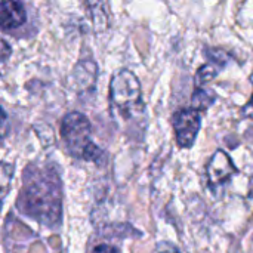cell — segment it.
Returning <instances> with one entry per match:
<instances>
[{"instance_id": "6da1fadb", "label": "cell", "mask_w": 253, "mask_h": 253, "mask_svg": "<svg viewBox=\"0 0 253 253\" xmlns=\"http://www.w3.org/2000/svg\"><path fill=\"white\" fill-rule=\"evenodd\" d=\"M19 211L44 225L61 219V181L55 170L30 166L18 199Z\"/></svg>"}, {"instance_id": "7a4b0ae2", "label": "cell", "mask_w": 253, "mask_h": 253, "mask_svg": "<svg viewBox=\"0 0 253 253\" xmlns=\"http://www.w3.org/2000/svg\"><path fill=\"white\" fill-rule=\"evenodd\" d=\"M110 101L114 113L123 120L135 119L144 113L141 84L129 70L116 73L110 83Z\"/></svg>"}, {"instance_id": "3957f363", "label": "cell", "mask_w": 253, "mask_h": 253, "mask_svg": "<svg viewBox=\"0 0 253 253\" xmlns=\"http://www.w3.org/2000/svg\"><path fill=\"white\" fill-rule=\"evenodd\" d=\"M90 133L92 127L86 116L70 113L62 119L61 136L73 157L87 162H98L102 157V151L93 144Z\"/></svg>"}, {"instance_id": "277c9868", "label": "cell", "mask_w": 253, "mask_h": 253, "mask_svg": "<svg viewBox=\"0 0 253 253\" xmlns=\"http://www.w3.org/2000/svg\"><path fill=\"white\" fill-rule=\"evenodd\" d=\"M172 125L176 136V144L181 148H191L202 126L200 111L194 108L178 110L172 117Z\"/></svg>"}, {"instance_id": "5b68a950", "label": "cell", "mask_w": 253, "mask_h": 253, "mask_svg": "<svg viewBox=\"0 0 253 253\" xmlns=\"http://www.w3.org/2000/svg\"><path fill=\"white\" fill-rule=\"evenodd\" d=\"M237 173H239V169L236 168L230 156L222 150L215 151V154L211 157L206 166L208 184L212 190H216L225 185Z\"/></svg>"}, {"instance_id": "8992f818", "label": "cell", "mask_w": 253, "mask_h": 253, "mask_svg": "<svg viewBox=\"0 0 253 253\" xmlns=\"http://www.w3.org/2000/svg\"><path fill=\"white\" fill-rule=\"evenodd\" d=\"M25 19V9L19 0H0V27L3 30L18 28Z\"/></svg>"}, {"instance_id": "52a82bcc", "label": "cell", "mask_w": 253, "mask_h": 253, "mask_svg": "<svg viewBox=\"0 0 253 253\" xmlns=\"http://www.w3.org/2000/svg\"><path fill=\"white\" fill-rule=\"evenodd\" d=\"M213 102H215V93L212 90H208V89H203V87H197L194 90L193 96H191L193 108L197 110V111L209 108Z\"/></svg>"}, {"instance_id": "ba28073f", "label": "cell", "mask_w": 253, "mask_h": 253, "mask_svg": "<svg viewBox=\"0 0 253 253\" xmlns=\"http://www.w3.org/2000/svg\"><path fill=\"white\" fill-rule=\"evenodd\" d=\"M205 53H206V56L211 59V62L215 64V65L219 67V68H224V67L227 65V62L230 61V55L225 53V52L221 50V49L208 47V49L205 50Z\"/></svg>"}, {"instance_id": "9c48e42d", "label": "cell", "mask_w": 253, "mask_h": 253, "mask_svg": "<svg viewBox=\"0 0 253 253\" xmlns=\"http://www.w3.org/2000/svg\"><path fill=\"white\" fill-rule=\"evenodd\" d=\"M219 70H221V68L216 67L215 64H212V62L202 65V67L199 68V73H197V80H199V83L203 84V83L211 82L212 79L216 77V74L219 73Z\"/></svg>"}, {"instance_id": "30bf717a", "label": "cell", "mask_w": 253, "mask_h": 253, "mask_svg": "<svg viewBox=\"0 0 253 253\" xmlns=\"http://www.w3.org/2000/svg\"><path fill=\"white\" fill-rule=\"evenodd\" d=\"M10 53H12L10 46H9L3 39H0V62L6 61V59L10 56Z\"/></svg>"}, {"instance_id": "8fae6325", "label": "cell", "mask_w": 253, "mask_h": 253, "mask_svg": "<svg viewBox=\"0 0 253 253\" xmlns=\"http://www.w3.org/2000/svg\"><path fill=\"white\" fill-rule=\"evenodd\" d=\"M93 253H120V251L108 245H99L93 249Z\"/></svg>"}, {"instance_id": "7c38bea8", "label": "cell", "mask_w": 253, "mask_h": 253, "mask_svg": "<svg viewBox=\"0 0 253 253\" xmlns=\"http://www.w3.org/2000/svg\"><path fill=\"white\" fill-rule=\"evenodd\" d=\"M242 114H243V117H246V119H252L253 120V95H252V98H251V101L243 107Z\"/></svg>"}, {"instance_id": "4fadbf2b", "label": "cell", "mask_w": 253, "mask_h": 253, "mask_svg": "<svg viewBox=\"0 0 253 253\" xmlns=\"http://www.w3.org/2000/svg\"><path fill=\"white\" fill-rule=\"evenodd\" d=\"M159 253H179V251L169 243H162L159 246Z\"/></svg>"}, {"instance_id": "5bb4252c", "label": "cell", "mask_w": 253, "mask_h": 253, "mask_svg": "<svg viewBox=\"0 0 253 253\" xmlns=\"http://www.w3.org/2000/svg\"><path fill=\"white\" fill-rule=\"evenodd\" d=\"M4 122H6V113H4L3 108L0 107V127L4 125Z\"/></svg>"}, {"instance_id": "9a60e30c", "label": "cell", "mask_w": 253, "mask_h": 253, "mask_svg": "<svg viewBox=\"0 0 253 253\" xmlns=\"http://www.w3.org/2000/svg\"><path fill=\"white\" fill-rule=\"evenodd\" d=\"M249 197L253 199V182H252V185H251V188H249Z\"/></svg>"}]
</instances>
